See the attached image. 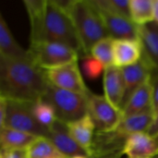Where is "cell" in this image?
Masks as SVG:
<instances>
[{
  "instance_id": "obj_1",
  "label": "cell",
  "mask_w": 158,
  "mask_h": 158,
  "mask_svg": "<svg viewBox=\"0 0 158 158\" xmlns=\"http://www.w3.org/2000/svg\"><path fill=\"white\" fill-rule=\"evenodd\" d=\"M50 82L44 69L30 57H0V96L8 100L34 103L44 97Z\"/></svg>"
},
{
  "instance_id": "obj_2",
  "label": "cell",
  "mask_w": 158,
  "mask_h": 158,
  "mask_svg": "<svg viewBox=\"0 0 158 158\" xmlns=\"http://www.w3.org/2000/svg\"><path fill=\"white\" fill-rule=\"evenodd\" d=\"M41 42L63 44L82 55V46L73 21L68 11L60 6L56 0H45L39 31L30 44Z\"/></svg>"
},
{
  "instance_id": "obj_3",
  "label": "cell",
  "mask_w": 158,
  "mask_h": 158,
  "mask_svg": "<svg viewBox=\"0 0 158 158\" xmlns=\"http://www.w3.org/2000/svg\"><path fill=\"white\" fill-rule=\"evenodd\" d=\"M67 11L79 35L82 56L90 55L98 41L110 37L98 9L90 0H70Z\"/></svg>"
},
{
  "instance_id": "obj_4",
  "label": "cell",
  "mask_w": 158,
  "mask_h": 158,
  "mask_svg": "<svg viewBox=\"0 0 158 158\" xmlns=\"http://www.w3.org/2000/svg\"><path fill=\"white\" fill-rule=\"evenodd\" d=\"M42 99L52 106L56 119L66 124L78 120L88 114L87 94L60 89L50 83Z\"/></svg>"
},
{
  "instance_id": "obj_5",
  "label": "cell",
  "mask_w": 158,
  "mask_h": 158,
  "mask_svg": "<svg viewBox=\"0 0 158 158\" xmlns=\"http://www.w3.org/2000/svg\"><path fill=\"white\" fill-rule=\"evenodd\" d=\"M28 52L32 61L44 70L77 61L79 57L78 52L71 47L54 42L30 44Z\"/></svg>"
},
{
  "instance_id": "obj_6",
  "label": "cell",
  "mask_w": 158,
  "mask_h": 158,
  "mask_svg": "<svg viewBox=\"0 0 158 158\" xmlns=\"http://www.w3.org/2000/svg\"><path fill=\"white\" fill-rule=\"evenodd\" d=\"M6 100V116L3 128H10L36 137H47L49 129L41 125L35 118L31 109L32 103Z\"/></svg>"
},
{
  "instance_id": "obj_7",
  "label": "cell",
  "mask_w": 158,
  "mask_h": 158,
  "mask_svg": "<svg viewBox=\"0 0 158 158\" xmlns=\"http://www.w3.org/2000/svg\"><path fill=\"white\" fill-rule=\"evenodd\" d=\"M88 114L94 122L96 131H111L117 129L123 118L122 111L112 105L105 95L94 94L89 90Z\"/></svg>"
},
{
  "instance_id": "obj_8",
  "label": "cell",
  "mask_w": 158,
  "mask_h": 158,
  "mask_svg": "<svg viewBox=\"0 0 158 158\" xmlns=\"http://www.w3.org/2000/svg\"><path fill=\"white\" fill-rule=\"evenodd\" d=\"M44 72L48 81L57 88L81 94H87L89 91L83 81V78L78 65V60L44 70Z\"/></svg>"
},
{
  "instance_id": "obj_9",
  "label": "cell",
  "mask_w": 158,
  "mask_h": 158,
  "mask_svg": "<svg viewBox=\"0 0 158 158\" xmlns=\"http://www.w3.org/2000/svg\"><path fill=\"white\" fill-rule=\"evenodd\" d=\"M127 137L117 130L96 131L89 151V158H121Z\"/></svg>"
},
{
  "instance_id": "obj_10",
  "label": "cell",
  "mask_w": 158,
  "mask_h": 158,
  "mask_svg": "<svg viewBox=\"0 0 158 158\" xmlns=\"http://www.w3.org/2000/svg\"><path fill=\"white\" fill-rule=\"evenodd\" d=\"M138 34L142 46L141 60L152 72L158 70V24L153 21L139 26Z\"/></svg>"
},
{
  "instance_id": "obj_11",
  "label": "cell",
  "mask_w": 158,
  "mask_h": 158,
  "mask_svg": "<svg viewBox=\"0 0 158 158\" xmlns=\"http://www.w3.org/2000/svg\"><path fill=\"white\" fill-rule=\"evenodd\" d=\"M61 153L68 157L76 156H84L89 157V153L81 148L70 135L67 124L56 119L49 128V133L46 137Z\"/></svg>"
},
{
  "instance_id": "obj_12",
  "label": "cell",
  "mask_w": 158,
  "mask_h": 158,
  "mask_svg": "<svg viewBox=\"0 0 158 158\" xmlns=\"http://www.w3.org/2000/svg\"><path fill=\"white\" fill-rule=\"evenodd\" d=\"M98 11L110 37L115 40H139V26L136 25L130 18L106 12L101 9H98Z\"/></svg>"
},
{
  "instance_id": "obj_13",
  "label": "cell",
  "mask_w": 158,
  "mask_h": 158,
  "mask_svg": "<svg viewBox=\"0 0 158 158\" xmlns=\"http://www.w3.org/2000/svg\"><path fill=\"white\" fill-rule=\"evenodd\" d=\"M127 158H156L158 156L156 138L148 132L134 133L127 138L124 146Z\"/></svg>"
},
{
  "instance_id": "obj_14",
  "label": "cell",
  "mask_w": 158,
  "mask_h": 158,
  "mask_svg": "<svg viewBox=\"0 0 158 158\" xmlns=\"http://www.w3.org/2000/svg\"><path fill=\"white\" fill-rule=\"evenodd\" d=\"M121 69L124 82V94L121 104L122 111L131 95L150 79L152 71L141 59L136 64Z\"/></svg>"
},
{
  "instance_id": "obj_15",
  "label": "cell",
  "mask_w": 158,
  "mask_h": 158,
  "mask_svg": "<svg viewBox=\"0 0 158 158\" xmlns=\"http://www.w3.org/2000/svg\"><path fill=\"white\" fill-rule=\"evenodd\" d=\"M142 58V46L139 40H114L113 65L124 69L136 64Z\"/></svg>"
},
{
  "instance_id": "obj_16",
  "label": "cell",
  "mask_w": 158,
  "mask_h": 158,
  "mask_svg": "<svg viewBox=\"0 0 158 158\" xmlns=\"http://www.w3.org/2000/svg\"><path fill=\"white\" fill-rule=\"evenodd\" d=\"M103 86L106 98L116 107L121 110L124 94V82L122 69L115 66L105 69Z\"/></svg>"
},
{
  "instance_id": "obj_17",
  "label": "cell",
  "mask_w": 158,
  "mask_h": 158,
  "mask_svg": "<svg viewBox=\"0 0 158 158\" xmlns=\"http://www.w3.org/2000/svg\"><path fill=\"white\" fill-rule=\"evenodd\" d=\"M149 110H154L153 92L150 79L131 95L122 109V115L124 118Z\"/></svg>"
},
{
  "instance_id": "obj_18",
  "label": "cell",
  "mask_w": 158,
  "mask_h": 158,
  "mask_svg": "<svg viewBox=\"0 0 158 158\" xmlns=\"http://www.w3.org/2000/svg\"><path fill=\"white\" fill-rule=\"evenodd\" d=\"M68 130L75 142L88 153L95 134V125L89 114L83 118L67 124Z\"/></svg>"
},
{
  "instance_id": "obj_19",
  "label": "cell",
  "mask_w": 158,
  "mask_h": 158,
  "mask_svg": "<svg viewBox=\"0 0 158 158\" xmlns=\"http://www.w3.org/2000/svg\"><path fill=\"white\" fill-rule=\"evenodd\" d=\"M0 57L21 59L29 57L28 50L22 48L12 35L7 23L0 13Z\"/></svg>"
},
{
  "instance_id": "obj_20",
  "label": "cell",
  "mask_w": 158,
  "mask_h": 158,
  "mask_svg": "<svg viewBox=\"0 0 158 158\" xmlns=\"http://www.w3.org/2000/svg\"><path fill=\"white\" fill-rule=\"evenodd\" d=\"M154 118H155L154 110L139 113L122 118V120L120 121V123L118 124L116 130L127 138L134 133L148 132L151 125L153 124Z\"/></svg>"
},
{
  "instance_id": "obj_21",
  "label": "cell",
  "mask_w": 158,
  "mask_h": 158,
  "mask_svg": "<svg viewBox=\"0 0 158 158\" xmlns=\"http://www.w3.org/2000/svg\"><path fill=\"white\" fill-rule=\"evenodd\" d=\"M37 138L30 133L10 128L0 129L1 150H26Z\"/></svg>"
},
{
  "instance_id": "obj_22",
  "label": "cell",
  "mask_w": 158,
  "mask_h": 158,
  "mask_svg": "<svg viewBox=\"0 0 158 158\" xmlns=\"http://www.w3.org/2000/svg\"><path fill=\"white\" fill-rule=\"evenodd\" d=\"M131 19L138 26L154 21V0H130Z\"/></svg>"
},
{
  "instance_id": "obj_23",
  "label": "cell",
  "mask_w": 158,
  "mask_h": 158,
  "mask_svg": "<svg viewBox=\"0 0 158 158\" xmlns=\"http://www.w3.org/2000/svg\"><path fill=\"white\" fill-rule=\"evenodd\" d=\"M27 156L28 158H69L45 137H38L27 148Z\"/></svg>"
},
{
  "instance_id": "obj_24",
  "label": "cell",
  "mask_w": 158,
  "mask_h": 158,
  "mask_svg": "<svg viewBox=\"0 0 158 158\" xmlns=\"http://www.w3.org/2000/svg\"><path fill=\"white\" fill-rule=\"evenodd\" d=\"M114 40L112 37H106L98 41L91 50V56L100 61L105 69L113 65V48Z\"/></svg>"
},
{
  "instance_id": "obj_25",
  "label": "cell",
  "mask_w": 158,
  "mask_h": 158,
  "mask_svg": "<svg viewBox=\"0 0 158 158\" xmlns=\"http://www.w3.org/2000/svg\"><path fill=\"white\" fill-rule=\"evenodd\" d=\"M32 113L37 121L45 128H50L56 120V113L50 104L40 99L31 105Z\"/></svg>"
},
{
  "instance_id": "obj_26",
  "label": "cell",
  "mask_w": 158,
  "mask_h": 158,
  "mask_svg": "<svg viewBox=\"0 0 158 158\" xmlns=\"http://www.w3.org/2000/svg\"><path fill=\"white\" fill-rule=\"evenodd\" d=\"M98 9L131 19L130 0H90Z\"/></svg>"
},
{
  "instance_id": "obj_27",
  "label": "cell",
  "mask_w": 158,
  "mask_h": 158,
  "mask_svg": "<svg viewBox=\"0 0 158 158\" xmlns=\"http://www.w3.org/2000/svg\"><path fill=\"white\" fill-rule=\"evenodd\" d=\"M82 73L88 80H96L105 71L104 65L94 58L93 56L88 55L83 56L81 64Z\"/></svg>"
},
{
  "instance_id": "obj_28",
  "label": "cell",
  "mask_w": 158,
  "mask_h": 158,
  "mask_svg": "<svg viewBox=\"0 0 158 158\" xmlns=\"http://www.w3.org/2000/svg\"><path fill=\"white\" fill-rule=\"evenodd\" d=\"M150 81L153 92V107L156 112L158 108V70H155L151 73Z\"/></svg>"
},
{
  "instance_id": "obj_29",
  "label": "cell",
  "mask_w": 158,
  "mask_h": 158,
  "mask_svg": "<svg viewBox=\"0 0 158 158\" xmlns=\"http://www.w3.org/2000/svg\"><path fill=\"white\" fill-rule=\"evenodd\" d=\"M0 158H28L26 150H0Z\"/></svg>"
},
{
  "instance_id": "obj_30",
  "label": "cell",
  "mask_w": 158,
  "mask_h": 158,
  "mask_svg": "<svg viewBox=\"0 0 158 158\" xmlns=\"http://www.w3.org/2000/svg\"><path fill=\"white\" fill-rule=\"evenodd\" d=\"M6 106H7L6 98L0 96V129H2L5 124V119L6 116Z\"/></svg>"
},
{
  "instance_id": "obj_31",
  "label": "cell",
  "mask_w": 158,
  "mask_h": 158,
  "mask_svg": "<svg viewBox=\"0 0 158 158\" xmlns=\"http://www.w3.org/2000/svg\"><path fill=\"white\" fill-rule=\"evenodd\" d=\"M148 133L153 136L154 138H157L158 137V108L155 112V118L153 121V124L151 125Z\"/></svg>"
},
{
  "instance_id": "obj_32",
  "label": "cell",
  "mask_w": 158,
  "mask_h": 158,
  "mask_svg": "<svg viewBox=\"0 0 158 158\" xmlns=\"http://www.w3.org/2000/svg\"><path fill=\"white\" fill-rule=\"evenodd\" d=\"M154 21L158 24V0H154Z\"/></svg>"
},
{
  "instance_id": "obj_33",
  "label": "cell",
  "mask_w": 158,
  "mask_h": 158,
  "mask_svg": "<svg viewBox=\"0 0 158 158\" xmlns=\"http://www.w3.org/2000/svg\"><path fill=\"white\" fill-rule=\"evenodd\" d=\"M71 158H89L88 156H74V157H71Z\"/></svg>"
},
{
  "instance_id": "obj_34",
  "label": "cell",
  "mask_w": 158,
  "mask_h": 158,
  "mask_svg": "<svg viewBox=\"0 0 158 158\" xmlns=\"http://www.w3.org/2000/svg\"><path fill=\"white\" fill-rule=\"evenodd\" d=\"M156 141H157V143H158V137H157V138H156Z\"/></svg>"
},
{
  "instance_id": "obj_35",
  "label": "cell",
  "mask_w": 158,
  "mask_h": 158,
  "mask_svg": "<svg viewBox=\"0 0 158 158\" xmlns=\"http://www.w3.org/2000/svg\"><path fill=\"white\" fill-rule=\"evenodd\" d=\"M156 158H158V156H156Z\"/></svg>"
}]
</instances>
